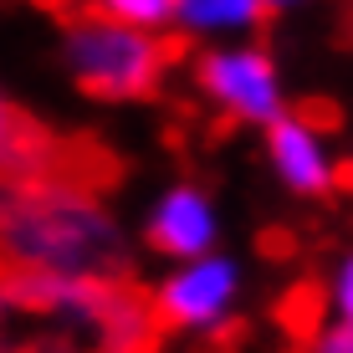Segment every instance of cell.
Segmentation results:
<instances>
[{
    "mask_svg": "<svg viewBox=\"0 0 353 353\" xmlns=\"http://www.w3.org/2000/svg\"><path fill=\"white\" fill-rule=\"evenodd\" d=\"M241 297H246V266L230 251H210V256H190V261H169L164 276L154 282L149 302L159 312L164 327L190 338L221 333V327L241 312Z\"/></svg>",
    "mask_w": 353,
    "mask_h": 353,
    "instance_id": "5",
    "label": "cell"
},
{
    "mask_svg": "<svg viewBox=\"0 0 353 353\" xmlns=\"http://www.w3.org/2000/svg\"><path fill=\"white\" fill-rule=\"evenodd\" d=\"M323 302H327V318L348 323L353 327V246L327 266V282H323Z\"/></svg>",
    "mask_w": 353,
    "mask_h": 353,
    "instance_id": "10",
    "label": "cell"
},
{
    "mask_svg": "<svg viewBox=\"0 0 353 353\" xmlns=\"http://www.w3.org/2000/svg\"><path fill=\"white\" fill-rule=\"evenodd\" d=\"M92 10L113 21H128V26H143V31H174V6L179 0H88Z\"/></svg>",
    "mask_w": 353,
    "mask_h": 353,
    "instance_id": "9",
    "label": "cell"
},
{
    "mask_svg": "<svg viewBox=\"0 0 353 353\" xmlns=\"http://www.w3.org/2000/svg\"><path fill=\"white\" fill-rule=\"evenodd\" d=\"M272 6L266 0H179L174 6V31L194 46H221V41H251Z\"/></svg>",
    "mask_w": 353,
    "mask_h": 353,
    "instance_id": "8",
    "label": "cell"
},
{
    "mask_svg": "<svg viewBox=\"0 0 353 353\" xmlns=\"http://www.w3.org/2000/svg\"><path fill=\"white\" fill-rule=\"evenodd\" d=\"M307 353H353V327H348V323H333V318H327L323 327H312V338H307Z\"/></svg>",
    "mask_w": 353,
    "mask_h": 353,
    "instance_id": "11",
    "label": "cell"
},
{
    "mask_svg": "<svg viewBox=\"0 0 353 353\" xmlns=\"http://www.w3.org/2000/svg\"><path fill=\"white\" fill-rule=\"evenodd\" d=\"M221 236H225L221 200L200 179H174L143 205V241L164 261L210 256V251H221Z\"/></svg>",
    "mask_w": 353,
    "mask_h": 353,
    "instance_id": "6",
    "label": "cell"
},
{
    "mask_svg": "<svg viewBox=\"0 0 353 353\" xmlns=\"http://www.w3.org/2000/svg\"><path fill=\"white\" fill-rule=\"evenodd\" d=\"M190 82L200 92V103L210 108L221 123L236 128H272L287 108V72L276 62L272 46L251 41H221L200 46L190 62Z\"/></svg>",
    "mask_w": 353,
    "mask_h": 353,
    "instance_id": "4",
    "label": "cell"
},
{
    "mask_svg": "<svg viewBox=\"0 0 353 353\" xmlns=\"http://www.w3.org/2000/svg\"><path fill=\"white\" fill-rule=\"evenodd\" d=\"M261 154L272 179L292 200H323L343 179V159H338L327 128L307 113H282L272 128H261Z\"/></svg>",
    "mask_w": 353,
    "mask_h": 353,
    "instance_id": "7",
    "label": "cell"
},
{
    "mask_svg": "<svg viewBox=\"0 0 353 353\" xmlns=\"http://www.w3.org/2000/svg\"><path fill=\"white\" fill-rule=\"evenodd\" d=\"M6 292H10V307L46 318L52 327H67V333H88L103 353H139L149 343V327L159 323L154 302H139L133 292L113 287L108 276L16 266Z\"/></svg>",
    "mask_w": 353,
    "mask_h": 353,
    "instance_id": "2",
    "label": "cell"
},
{
    "mask_svg": "<svg viewBox=\"0 0 353 353\" xmlns=\"http://www.w3.org/2000/svg\"><path fill=\"white\" fill-rule=\"evenodd\" d=\"M6 246L16 266L113 276L123 266V225L77 185H31L6 210Z\"/></svg>",
    "mask_w": 353,
    "mask_h": 353,
    "instance_id": "1",
    "label": "cell"
},
{
    "mask_svg": "<svg viewBox=\"0 0 353 353\" xmlns=\"http://www.w3.org/2000/svg\"><path fill=\"white\" fill-rule=\"evenodd\" d=\"M57 57L72 88L92 103H143L169 72V46L159 31L113 21L103 10L72 16L57 36Z\"/></svg>",
    "mask_w": 353,
    "mask_h": 353,
    "instance_id": "3",
    "label": "cell"
},
{
    "mask_svg": "<svg viewBox=\"0 0 353 353\" xmlns=\"http://www.w3.org/2000/svg\"><path fill=\"white\" fill-rule=\"evenodd\" d=\"M272 6V16H287V10H302V6H312V0H266Z\"/></svg>",
    "mask_w": 353,
    "mask_h": 353,
    "instance_id": "12",
    "label": "cell"
}]
</instances>
